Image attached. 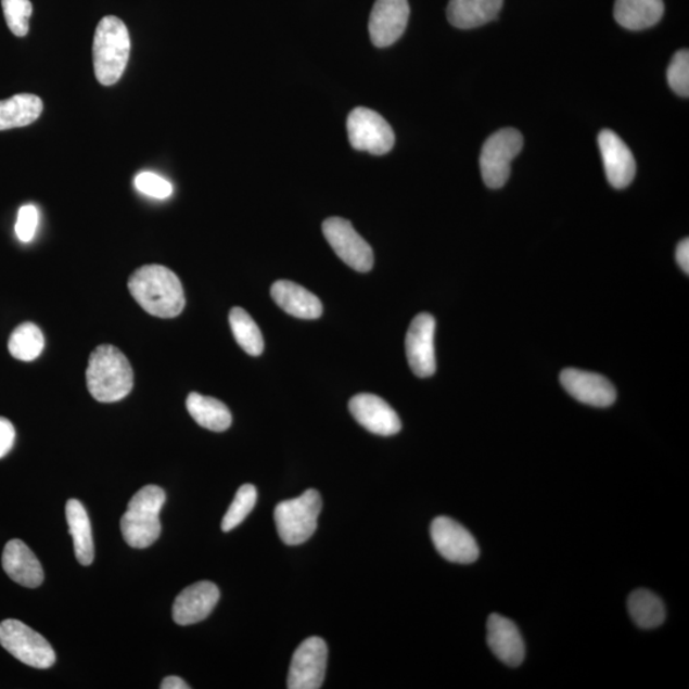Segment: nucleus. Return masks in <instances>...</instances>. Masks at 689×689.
<instances>
[{
	"mask_svg": "<svg viewBox=\"0 0 689 689\" xmlns=\"http://www.w3.org/2000/svg\"><path fill=\"white\" fill-rule=\"evenodd\" d=\"M257 497L255 485L245 484L239 488L233 503L230 505L228 512L225 513L222 519V532L229 533L241 525L253 509H255Z\"/></svg>",
	"mask_w": 689,
	"mask_h": 689,
	"instance_id": "c85d7f7f",
	"label": "nucleus"
},
{
	"mask_svg": "<svg viewBox=\"0 0 689 689\" xmlns=\"http://www.w3.org/2000/svg\"><path fill=\"white\" fill-rule=\"evenodd\" d=\"M488 647L500 662L516 668L525 659V643L516 625L499 614H492L487 623Z\"/></svg>",
	"mask_w": 689,
	"mask_h": 689,
	"instance_id": "a211bd4d",
	"label": "nucleus"
},
{
	"mask_svg": "<svg viewBox=\"0 0 689 689\" xmlns=\"http://www.w3.org/2000/svg\"><path fill=\"white\" fill-rule=\"evenodd\" d=\"M328 645L321 637H309L303 641L295 650L290 664L288 688H321L328 668Z\"/></svg>",
	"mask_w": 689,
	"mask_h": 689,
	"instance_id": "9d476101",
	"label": "nucleus"
},
{
	"mask_svg": "<svg viewBox=\"0 0 689 689\" xmlns=\"http://www.w3.org/2000/svg\"><path fill=\"white\" fill-rule=\"evenodd\" d=\"M4 18L13 35L24 38L28 34V20L33 14L30 0H2Z\"/></svg>",
	"mask_w": 689,
	"mask_h": 689,
	"instance_id": "c756f323",
	"label": "nucleus"
},
{
	"mask_svg": "<svg viewBox=\"0 0 689 689\" xmlns=\"http://www.w3.org/2000/svg\"><path fill=\"white\" fill-rule=\"evenodd\" d=\"M220 590L214 583L201 582L181 591L173 605V618L179 626L195 625L213 613Z\"/></svg>",
	"mask_w": 689,
	"mask_h": 689,
	"instance_id": "2eb2a0df",
	"label": "nucleus"
},
{
	"mask_svg": "<svg viewBox=\"0 0 689 689\" xmlns=\"http://www.w3.org/2000/svg\"><path fill=\"white\" fill-rule=\"evenodd\" d=\"M431 536L435 549L449 562L470 564L479 558L474 536L452 519H435L432 522Z\"/></svg>",
	"mask_w": 689,
	"mask_h": 689,
	"instance_id": "9b49d317",
	"label": "nucleus"
},
{
	"mask_svg": "<svg viewBox=\"0 0 689 689\" xmlns=\"http://www.w3.org/2000/svg\"><path fill=\"white\" fill-rule=\"evenodd\" d=\"M272 299L288 315L301 319H317L322 316L321 301L309 290L293 281H276L271 288Z\"/></svg>",
	"mask_w": 689,
	"mask_h": 689,
	"instance_id": "aec40b11",
	"label": "nucleus"
},
{
	"mask_svg": "<svg viewBox=\"0 0 689 689\" xmlns=\"http://www.w3.org/2000/svg\"><path fill=\"white\" fill-rule=\"evenodd\" d=\"M322 230L324 238L343 263L355 271L372 270L374 256L371 245L357 233L349 220L330 217L323 222Z\"/></svg>",
	"mask_w": 689,
	"mask_h": 689,
	"instance_id": "1a4fd4ad",
	"label": "nucleus"
},
{
	"mask_svg": "<svg viewBox=\"0 0 689 689\" xmlns=\"http://www.w3.org/2000/svg\"><path fill=\"white\" fill-rule=\"evenodd\" d=\"M160 688L162 689H188L191 688L190 686H188L186 684V681L179 677L176 676H171V677H166L163 680L162 686H160Z\"/></svg>",
	"mask_w": 689,
	"mask_h": 689,
	"instance_id": "c9c22d12",
	"label": "nucleus"
},
{
	"mask_svg": "<svg viewBox=\"0 0 689 689\" xmlns=\"http://www.w3.org/2000/svg\"><path fill=\"white\" fill-rule=\"evenodd\" d=\"M165 500V492L156 485L143 487L130 499L127 512L120 520L123 538L129 547L146 549L160 538V511Z\"/></svg>",
	"mask_w": 689,
	"mask_h": 689,
	"instance_id": "20e7f679",
	"label": "nucleus"
},
{
	"mask_svg": "<svg viewBox=\"0 0 689 689\" xmlns=\"http://www.w3.org/2000/svg\"><path fill=\"white\" fill-rule=\"evenodd\" d=\"M42 109L41 99L31 93H21L0 101V130L33 125L39 119Z\"/></svg>",
	"mask_w": 689,
	"mask_h": 689,
	"instance_id": "393cba45",
	"label": "nucleus"
},
{
	"mask_svg": "<svg viewBox=\"0 0 689 689\" xmlns=\"http://www.w3.org/2000/svg\"><path fill=\"white\" fill-rule=\"evenodd\" d=\"M16 442V430L9 419L0 417V459L11 452Z\"/></svg>",
	"mask_w": 689,
	"mask_h": 689,
	"instance_id": "72a5a7b5",
	"label": "nucleus"
},
{
	"mask_svg": "<svg viewBox=\"0 0 689 689\" xmlns=\"http://www.w3.org/2000/svg\"><path fill=\"white\" fill-rule=\"evenodd\" d=\"M668 82L671 89L681 98L689 95V53L688 50H679L674 54L668 68Z\"/></svg>",
	"mask_w": 689,
	"mask_h": 689,
	"instance_id": "7c9ffc66",
	"label": "nucleus"
},
{
	"mask_svg": "<svg viewBox=\"0 0 689 689\" xmlns=\"http://www.w3.org/2000/svg\"><path fill=\"white\" fill-rule=\"evenodd\" d=\"M321 510L322 497L316 489H308L301 497L276 506L273 518L280 539L286 546H299L309 540L317 531Z\"/></svg>",
	"mask_w": 689,
	"mask_h": 689,
	"instance_id": "39448f33",
	"label": "nucleus"
},
{
	"mask_svg": "<svg viewBox=\"0 0 689 689\" xmlns=\"http://www.w3.org/2000/svg\"><path fill=\"white\" fill-rule=\"evenodd\" d=\"M187 410L195 423L213 432L229 430L233 418L228 406L214 397L192 393L187 398Z\"/></svg>",
	"mask_w": 689,
	"mask_h": 689,
	"instance_id": "b1692460",
	"label": "nucleus"
},
{
	"mask_svg": "<svg viewBox=\"0 0 689 689\" xmlns=\"http://www.w3.org/2000/svg\"><path fill=\"white\" fill-rule=\"evenodd\" d=\"M524 148V138L514 128H503L485 141L481 160L484 183L492 190L502 188L510 178L511 164Z\"/></svg>",
	"mask_w": 689,
	"mask_h": 689,
	"instance_id": "423d86ee",
	"label": "nucleus"
},
{
	"mask_svg": "<svg viewBox=\"0 0 689 689\" xmlns=\"http://www.w3.org/2000/svg\"><path fill=\"white\" fill-rule=\"evenodd\" d=\"M599 148L609 183L616 190H623L633 183L636 162L625 141L613 130L604 129L599 135Z\"/></svg>",
	"mask_w": 689,
	"mask_h": 689,
	"instance_id": "dca6fc26",
	"label": "nucleus"
},
{
	"mask_svg": "<svg viewBox=\"0 0 689 689\" xmlns=\"http://www.w3.org/2000/svg\"><path fill=\"white\" fill-rule=\"evenodd\" d=\"M230 329L239 346L252 357H258L265 350V341L257 323L243 308L235 307L229 315Z\"/></svg>",
	"mask_w": 689,
	"mask_h": 689,
	"instance_id": "bb28decb",
	"label": "nucleus"
},
{
	"mask_svg": "<svg viewBox=\"0 0 689 689\" xmlns=\"http://www.w3.org/2000/svg\"><path fill=\"white\" fill-rule=\"evenodd\" d=\"M355 420L367 431L390 437L401 431V420L397 412L380 396L359 394L349 403Z\"/></svg>",
	"mask_w": 689,
	"mask_h": 689,
	"instance_id": "4468645a",
	"label": "nucleus"
},
{
	"mask_svg": "<svg viewBox=\"0 0 689 689\" xmlns=\"http://www.w3.org/2000/svg\"><path fill=\"white\" fill-rule=\"evenodd\" d=\"M561 383L579 403L595 408H608L615 403V388L603 375L569 368L561 373Z\"/></svg>",
	"mask_w": 689,
	"mask_h": 689,
	"instance_id": "f3484780",
	"label": "nucleus"
},
{
	"mask_svg": "<svg viewBox=\"0 0 689 689\" xmlns=\"http://www.w3.org/2000/svg\"><path fill=\"white\" fill-rule=\"evenodd\" d=\"M65 518H67L69 533L74 539L77 561L82 565H90L95 558V547H93L89 514L79 500L69 499L65 506Z\"/></svg>",
	"mask_w": 689,
	"mask_h": 689,
	"instance_id": "5701e85b",
	"label": "nucleus"
},
{
	"mask_svg": "<svg viewBox=\"0 0 689 689\" xmlns=\"http://www.w3.org/2000/svg\"><path fill=\"white\" fill-rule=\"evenodd\" d=\"M347 135L352 146L372 155L388 154L395 144V133L386 119L368 107H355L347 117Z\"/></svg>",
	"mask_w": 689,
	"mask_h": 689,
	"instance_id": "6e6552de",
	"label": "nucleus"
},
{
	"mask_svg": "<svg viewBox=\"0 0 689 689\" xmlns=\"http://www.w3.org/2000/svg\"><path fill=\"white\" fill-rule=\"evenodd\" d=\"M663 0H615L614 18L630 31L647 30L662 20Z\"/></svg>",
	"mask_w": 689,
	"mask_h": 689,
	"instance_id": "4be33fe9",
	"label": "nucleus"
},
{
	"mask_svg": "<svg viewBox=\"0 0 689 689\" xmlns=\"http://www.w3.org/2000/svg\"><path fill=\"white\" fill-rule=\"evenodd\" d=\"M38 208L33 205L22 207L18 213L16 227H14L20 241L24 243L31 242L36 234V229H38Z\"/></svg>",
	"mask_w": 689,
	"mask_h": 689,
	"instance_id": "473e14b6",
	"label": "nucleus"
},
{
	"mask_svg": "<svg viewBox=\"0 0 689 689\" xmlns=\"http://www.w3.org/2000/svg\"><path fill=\"white\" fill-rule=\"evenodd\" d=\"M503 0H449L447 18L461 30L489 24L498 17Z\"/></svg>",
	"mask_w": 689,
	"mask_h": 689,
	"instance_id": "412c9836",
	"label": "nucleus"
},
{
	"mask_svg": "<svg viewBox=\"0 0 689 689\" xmlns=\"http://www.w3.org/2000/svg\"><path fill=\"white\" fill-rule=\"evenodd\" d=\"M128 289L136 302L151 316L174 318L184 309L183 286L168 267L149 265L138 268L128 280Z\"/></svg>",
	"mask_w": 689,
	"mask_h": 689,
	"instance_id": "f257e3e1",
	"label": "nucleus"
},
{
	"mask_svg": "<svg viewBox=\"0 0 689 689\" xmlns=\"http://www.w3.org/2000/svg\"><path fill=\"white\" fill-rule=\"evenodd\" d=\"M0 645L21 663L36 669H48L56 660L46 638L17 620L0 623Z\"/></svg>",
	"mask_w": 689,
	"mask_h": 689,
	"instance_id": "0eeeda50",
	"label": "nucleus"
},
{
	"mask_svg": "<svg viewBox=\"0 0 689 689\" xmlns=\"http://www.w3.org/2000/svg\"><path fill=\"white\" fill-rule=\"evenodd\" d=\"M3 570L14 583L36 589L43 582V570L26 544L18 539L7 543L2 557Z\"/></svg>",
	"mask_w": 689,
	"mask_h": 689,
	"instance_id": "6ab92c4d",
	"label": "nucleus"
},
{
	"mask_svg": "<svg viewBox=\"0 0 689 689\" xmlns=\"http://www.w3.org/2000/svg\"><path fill=\"white\" fill-rule=\"evenodd\" d=\"M435 319L430 314H420L412 319L405 340L406 357L413 374L426 379L435 373Z\"/></svg>",
	"mask_w": 689,
	"mask_h": 689,
	"instance_id": "f8f14e48",
	"label": "nucleus"
},
{
	"mask_svg": "<svg viewBox=\"0 0 689 689\" xmlns=\"http://www.w3.org/2000/svg\"><path fill=\"white\" fill-rule=\"evenodd\" d=\"M628 612L636 625L643 629L656 628L665 621L662 599L649 590L640 589L629 595Z\"/></svg>",
	"mask_w": 689,
	"mask_h": 689,
	"instance_id": "a878e982",
	"label": "nucleus"
},
{
	"mask_svg": "<svg viewBox=\"0 0 689 689\" xmlns=\"http://www.w3.org/2000/svg\"><path fill=\"white\" fill-rule=\"evenodd\" d=\"M130 53L128 28L120 18L106 16L99 22L93 38V68L98 81L113 86L125 74Z\"/></svg>",
	"mask_w": 689,
	"mask_h": 689,
	"instance_id": "7ed1b4c3",
	"label": "nucleus"
},
{
	"mask_svg": "<svg viewBox=\"0 0 689 689\" xmlns=\"http://www.w3.org/2000/svg\"><path fill=\"white\" fill-rule=\"evenodd\" d=\"M409 17L408 0H375L368 26L374 46H393L404 35Z\"/></svg>",
	"mask_w": 689,
	"mask_h": 689,
	"instance_id": "ddd939ff",
	"label": "nucleus"
},
{
	"mask_svg": "<svg viewBox=\"0 0 689 689\" xmlns=\"http://www.w3.org/2000/svg\"><path fill=\"white\" fill-rule=\"evenodd\" d=\"M136 187L143 194L158 200L168 199L173 193V186L169 181L154 173H141L140 176H137Z\"/></svg>",
	"mask_w": 689,
	"mask_h": 689,
	"instance_id": "2f4dec72",
	"label": "nucleus"
},
{
	"mask_svg": "<svg viewBox=\"0 0 689 689\" xmlns=\"http://www.w3.org/2000/svg\"><path fill=\"white\" fill-rule=\"evenodd\" d=\"M46 339H43L41 330L31 322L22 323L12 332L9 343V349L14 359L22 361H33L39 358Z\"/></svg>",
	"mask_w": 689,
	"mask_h": 689,
	"instance_id": "cd10ccee",
	"label": "nucleus"
},
{
	"mask_svg": "<svg viewBox=\"0 0 689 689\" xmlns=\"http://www.w3.org/2000/svg\"><path fill=\"white\" fill-rule=\"evenodd\" d=\"M87 388L99 403H117L133 388V369L125 354L113 345H101L90 355Z\"/></svg>",
	"mask_w": 689,
	"mask_h": 689,
	"instance_id": "f03ea898",
	"label": "nucleus"
},
{
	"mask_svg": "<svg viewBox=\"0 0 689 689\" xmlns=\"http://www.w3.org/2000/svg\"><path fill=\"white\" fill-rule=\"evenodd\" d=\"M677 263L680 266L681 270H684L687 275L689 272V241L688 239H684L678 246L676 252Z\"/></svg>",
	"mask_w": 689,
	"mask_h": 689,
	"instance_id": "f704fd0d",
	"label": "nucleus"
}]
</instances>
